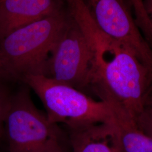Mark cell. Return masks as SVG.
Returning <instances> with one entry per match:
<instances>
[{
  "label": "cell",
  "mask_w": 152,
  "mask_h": 152,
  "mask_svg": "<svg viewBox=\"0 0 152 152\" xmlns=\"http://www.w3.org/2000/svg\"><path fill=\"white\" fill-rule=\"evenodd\" d=\"M139 127L152 139V108H146L137 120Z\"/></svg>",
  "instance_id": "8fae6325"
},
{
  "label": "cell",
  "mask_w": 152,
  "mask_h": 152,
  "mask_svg": "<svg viewBox=\"0 0 152 152\" xmlns=\"http://www.w3.org/2000/svg\"><path fill=\"white\" fill-rule=\"evenodd\" d=\"M114 116L115 136L121 152H152V139L137 121L121 107L108 104Z\"/></svg>",
  "instance_id": "9c48e42d"
},
{
  "label": "cell",
  "mask_w": 152,
  "mask_h": 152,
  "mask_svg": "<svg viewBox=\"0 0 152 152\" xmlns=\"http://www.w3.org/2000/svg\"><path fill=\"white\" fill-rule=\"evenodd\" d=\"M4 77H6L5 73L3 68V66L2 64L1 63V61L0 59V80H1L2 78H3Z\"/></svg>",
  "instance_id": "9a60e30c"
},
{
  "label": "cell",
  "mask_w": 152,
  "mask_h": 152,
  "mask_svg": "<svg viewBox=\"0 0 152 152\" xmlns=\"http://www.w3.org/2000/svg\"><path fill=\"white\" fill-rule=\"evenodd\" d=\"M69 131L72 152H121L114 124L88 125Z\"/></svg>",
  "instance_id": "ba28073f"
},
{
  "label": "cell",
  "mask_w": 152,
  "mask_h": 152,
  "mask_svg": "<svg viewBox=\"0 0 152 152\" xmlns=\"http://www.w3.org/2000/svg\"><path fill=\"white\" fill-rule=\"evenodd\" d=\"M60 9L59 0H0V39Z\"/></svg>",
  "instance_id": "52a82bcc"
},
{
  "label": "cell",
  "mask_w": 152,
  "mask_h": 152,
  "mask_svg": "<svg viewBox=\"0 0 152 152\" xmlns=\"http://www.w3.org/2000/svg\"><path fill=\"white\" fill-rule=\"evenodd\" d=\"M136 24L144 37L149 43H152V28L144 10L143 0H129Z\"/></svg>",
  "instance_id": "30bf717a"
},
{
  "label": "cell",
  "mask_w": 152,
  "mask_h": 152,
  "mask_svg": "<svg viewBox=\"0 0 152 152\" xmlns=\"http://www.w3.org/2000/svg\"><path fill=\"white\" fill-rule=\"evenodd\" d=\"M95 69L91 86L100 98L137 121L146 108L152 72L123 44L98 33L92 40Z\"/></svg>",
  "instance_id": "6da1fadb"
},
{
  "label": "cell",
  "mask_w": 152,
  "mask_h": 152,
  "mask_svg": "<svg viewBox=\"0 0 152 152\" xmlns=\"http://www.w3.org/2000/svg\"><path fill=\"white\" fill-rule=\"evenodd\" d=\"M99 29L127 47L152 72V48L136 24L129 0H83Z\"/></svg>",
  "instance_id": "8992f818"
},
{
  "label": "cell",
  "mask_w": 152,
  "mask_h": 152,
  "mask_svg": "<svg viewBox=\"0 0 152 152\" xmlns=\"http://www.w3.org/2000/svg\"><path fill=\"white\" fill-rule=\"evenodd\" d=\"M146 107H149L152 108V95H149V96L148 98Z\"/></svg>",
  "instance_id": "2e32d148"
},
{
  "label": "cell",
  "mask_w": 152,
  "mask_h": 152,
  "mask_svg": "<svg viewBox=\"0 0 152 152\" xmlns=\"http://www.w3.org/2000/svg\"><path fill=\"white\" fill-rule=\"evenodd\" d=\"M95 69L92 46L69 15L49 58L46 76L82 91L91 86Z\"/></svg>",
  "instance_id": "5b68a950"
},
{
  "label": "cell",
  "mask_w": 152,
  "mask_h": 152,
  "mask_svg": "<svg viewBox=\"0 0 152 152\" xmlns=\"http://www.w3.org/2000/svg\"><path fill=\"white\" fill-rule=\"evenodd\" d=\"M10 152H41L59 141L61 131L33 103L27 88L10 96L4 120Z\"/></svg>",
  "instance_id": "277c9868"
},
{
  "label": "cell",
  "mask_w": 152,
  "mask_h": 152,
  "mask_svg": "<svg viewBox=\"0 0 152 152\" xmlns=\"http://www.w3.org/2000/svg\"><path fill=\"white\" fill-rule=\"evenodd\" d=\"M10 97L0 86V139L4 135V120Z\"/></svg>",
  "instance_id": "7c38bea8"
},
{
  "label": "cell",
  "mask_w": 152,
  "mask_h": 152,
  "mask_svg": "<svg viewBox=\"0 0 152 152\" xmlns=\"http://www.w3.org/2000/svg\"><path fill=\"white\" fill-rule=\"evenodd\" d=\"M69 19L61 9L19 28L0 39V59L6 77L22 81L46 76L51 52Z\"/></svg>",
  "instance_id": "7a4b0ae2"
},
{
  "label": "cell",
  "mask_w": 152,
  "mask_h": 152,
  "mask_svg": "<svg viewBox=\"0 0 152 152\" xmlns=\"http://www.w3.org/2000/svg\"><path fill=\"white\" fill-rule=\"evenodd\" d=\"M144 7L152 28V0H143Z\"/></svg>",
  "instance_id": "5bb4252c"
},
{
  "label": "cell",
  "mask_w": 152,
  "mask_h": 152,
  "mask_svg": "<svg viewBox=\"0 0 152 152\" xmlns=\"http://www.w3.org/2000/svg\"><path fill=\"white\" fill-rule=\"evenodd\" d=\"M41 152H64L61 148L59 141H53Z\"/></svg>",
  "instance_id": "4fadbf2b"
},
{
  "label": "cell",
  "mask_w": 152,
  "mask_h": 152,
  "mask_svg": "<svg viewBox=\"0 0 152 152\" xmlns=\"http://www.w3.org/2000/svg\"><path fill=\"white\" fill-rule=\"evenodd\" d=\"M36 92L53 124L63 123L68 129L88 125L114 124L113 113L103 100L44 75H28L22 80Z\"/></svg>",
  "instance_id": "3957f363"
}]
</instances>
